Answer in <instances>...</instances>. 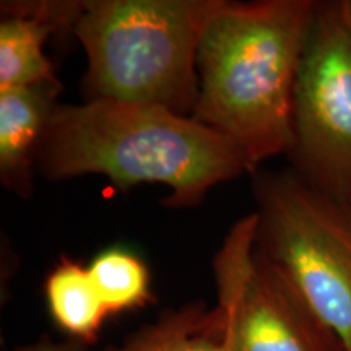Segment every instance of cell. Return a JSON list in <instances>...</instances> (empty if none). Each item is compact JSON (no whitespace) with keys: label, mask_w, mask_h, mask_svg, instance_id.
Segmentation results:
<instances>
[{"label":"cell","mask_w":351,"mask_h":351,"mask_svg":"<svg viewBox=\"0 0 351 351\" xmlns=\"http://www.w3.org/2000/svg\"><path fill=\"white\" fill-rule=\"evenodd\" d=\"M36 166L52 181L104 176L122 192L165 184L163 204L173 208L195 207L212 187L256 173L230 140L192 116L114 99L57 104Z\"/></svg>","instance_id":"6da1fadb"},{"label":"cell","mask_w":351,"mask_h":351,"mask_svg":"<svg viewBox=\"0 0 351 351\" xmlns=\"http://www.w3.org/2000/svg\"><path fill=\"white\" fill-rule=\"evenodd\" d=\"M315 2L226 0L202 38L192 117L230 140L254 171L291 147L295 88Z\"/></svg>","instance_id":"7a4b0ae2"},{"label":"cell","mask_w":351,"mask_h":351,"mask_svg":"<svg viewBox=\"0 0 351 351\" xmlns=\"http://www.w3.org/2000/svg\"><path fill=\"white\" fill-rule=\"evenodd\" d=\"M226 0H86L73 36L86 54V99L156 104L192 116L197 57Z\"/></svg>","instance_id":"3957f363"},{"label":"cell","mask_w":351,"mask_h":351,"mask_svg":"<svg viewBox=\"0 0 351 351\" xmlns=\"http://www.w3.org/2000/svg\"><path fill=\"white\" fill-rule=\"evenodd\" d=\"M254 244L351 351V195L311 186L291 169L252 174Z\"/></svg>","instance_id":"277c9868"},{"label":"cell","mask_w":351,"mask_h":351,"mask_svg":"<svg viewBox=\"0 0 351 351\" xmlns=\"http://www.w3.org/2000/svg\"><path fill=\"white\" fill-rule=\"evenodd\" d=\"M291 171L351 195V0H317L293 106Z\"/></svg>","instance_id":"5b68a950"},{"label":"cell","mask_w":351,"mask_h":351,"mask_svg":"<svg viewBox=\"0 0 351 351\" xmlns=\"http://www.w3.org/2000/svg\"><path fill=\"white\" fill-rule=\"evenodd\" d=\"M256 215L215 254L217 309L231 351H345L288 278L256 249Z\"/></svg>","instance_id":"8992f818"},{"label":"cell","mask_w":351,"mask_h":351,"mask_svg":"<svg viewBox=\"0 0 351 351\" xmlns=\"http://www.w3.org/2000/svg\"><path fill=\"white\" fill-rule=\"evenodd\" d=\"M62 83L0 91V181L28 199L44 130L57 108Z\"/></svg>","instance_id":"52a82bcc"},{"label":"cell","mask_w":351,"mask_h":351,"mask_svg":"<svg viewBox=\"0 0 351 351\" xmlns=\"http://www.w3.org/2000/svg\"><path fill=\"white\" fill-rule=\"evenodd\" d=\"M0 12V91L62 83L44 52L54 28L29 13Z\"/></svg>","instance_id":"ba28073f"},{"label":"cell","mask_w":351,"mask_h":351,"mask_svg":"<svg viewBox=\"0 0 351 351\" xmlns=\"http://www.w3.org/2000/svg\"><path fill=\"white\" fill-rule=\"evenodd\" d=\"M44 295L57 327L82 343L95 341L109 315L88 267L62 257L47 274Z\"/></svg>","instance_id":"9c48e42d"},{"label":"cell","mask_w":351,"mask_h":351,"mask_svg":"<svg viewBox=\"0 0 351 351\" xmlns=\"http://www.w3.org/2000/svg\"><path fill=\"white\" fill-rule=\"evenodd\" d=\"M104 351H231L215 307L202 302L160 315L119 346Z\"/></svg>","instance_id":"30bf717a"},{"label":"cell","mask_w":351,"mask_h":351,"mask_svg":"<svg viewBox=\"0 0 351 351\" xmlns=\"http://www.w3.org/2000/svg\"><path fill=\"white\" fill-rule=\"evenodd\" d=\"M98 295L109 314L143 307L152 301L147 263L125 247H109L88 265Z\"/></svg>","instance_id":"8fae6325"},{"label":"cell","mask_w":351,"mask_h":351,"mask_svg":"<svg viewBox=\"0 0 351 351\" xmlns=\"http://www.w3.org/2000/svg\"><path fill=\"white\" fill-rule=\"evenodd\" d=\"M10 351H90L86 348V343H82L78 340H65V341H57L51 337H41L36 341L32 343L20 345L16 348Z\"/></svg>","instance_id":"7c38bea8"}]
</instances>
